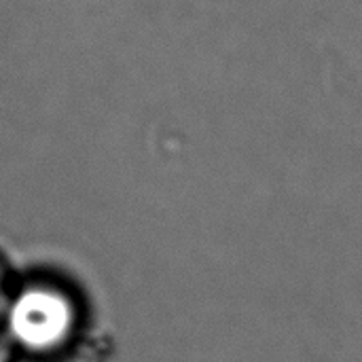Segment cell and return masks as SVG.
<instances>
[{
  "instance_id": "cell-1",
  "label": "cell",
  "mask_w": 362,
  "mask_h": 362,
  "mask_svg": "<svg viewBox=\"0 0 362 362\" xmlns=\"http://www.w3.org/2000/svg\"><path fill=\"white\" fill-rule=\"evenodd\" d=\"M87 301L53 272L15 276L0 316V350L23 362L66 361L87 333Z\"/></svg>"
},
{
  "instance_id": "cell-2",
  "label": "cell",
  "mask_w": 362,
  "mask_h": 362,
  "mask_svg": "<svg viewBox=\"0 0 362 362\" xmlns=\"http://www.w3.org/2000/svg\"><path fill=\"white\" fill-rule=\"evenodd\" d=\"M13 278H15V276L6 269L4 261L0 259V316H2V308H4L8 288H11V284H13Z\"/></svg>"
}]
</instances>
